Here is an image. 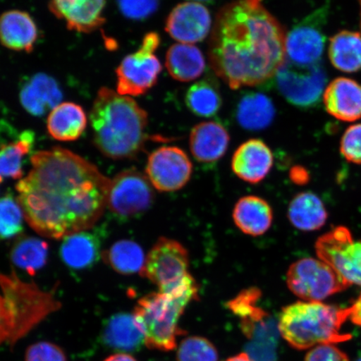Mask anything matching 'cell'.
Here are the masks:
<instances>
[{
	"instance_id": "cell-15",
	"label": "cell",
	"mask_w": 361,
	"mask_h": 361,
	"mask_svg": "<svg viewBox=\"0 0 361 361\" xmlns=\"http://www.w3.org/2000/svg\"><path fill=\"white\" fill-rule=\"evenodd\" d=\"M147 177L160 192L180 190L190 180L192 164L188 156L177 147H161L148 157Z\"/></svg>"
},
{
	"instance_id": "cell-45",
	"label": "cell",
	"mask_w": 361,
	"mask_h": 361,
	"mask_svg": "<svg viewBox=\"0 0 361 361\" xmlns=\"http://www.w3.org/2000/svg\"><path fill=\"white\" fill-rule=\"evenodd\" d=\"M195 1V2H212V1H214V0H193V2Z\"/></svg>"
},
{
	"instance_id": "cell-11",
	"label": "cell",
	"mask_w": 361,
	"mask_h": 361,
	"mask_svg": "<svg viewBox=\"0 0 361 361\" xmlns=\"http://www.w3.org/2000/svg\"><path fill=\"white\" fill-rule=\"evenodd\" d=\"M275 81L279 92L292 105L311 108L322 100L327 75L322 62L300 66L286 59L275 74Z\"/></svg>"
},
{
	"instance_id": "cell-24",
	"label": "cell",
	"mask_w": 361,
	"mask_h": 361,
	"mask_svg": "<svg viewBox=\"0 0 361 361\" xmlns=\"http://www.w3.org/2000/svg\"><path fill=\"white\" fill-rule=\"evenodd\" d=\"M101 243V233L92 229L71 234L62 243L61 259L71 269L92 267L100 258Z\"/></svg>"
},
{
	"instance_id": "cell-25",
	"label": "cell",
	"mask_w": 361,
	"mask_h": 361,
	"mask_svg": "<svg viewBox=\"0 0 361 361\" xmlns=\"http://www.w3.org/2000/svg\"><path fill=\"white\" fill-rule=\"evenodd\" d=\"M234 224L243 233L252 237L264 235L272 225V207L263 198L246 196L240 198L234 207Z\"/></svg>"
},
{
	"instance_id": "cell-35",
	"label": "cell",
	"mask_w": 361,
	"mask_h": 361,
	"mask_svg": "<svg viewBox=\"0 0 361 361\" xmlns=\"http://www.w3.org/2000/svg\"><path fill=\"white\" fill-rule=\"evenodd\" d=\"M24 213L19 202L12 195L0 198V240H6L23 231Z\"/></svg>"
},
{
	"instance_id": "cell-16",
	"label": "cell",
	"mask_w": 361,
	"mask_h": 361,
	"mask_svg": "<svg viewBox=\"0 0 361 361\" xmlns=\"http://www.w3.org/2000/svg\"><path fill=\"white\" fill-rule=\"evenodd\" d=\"M212 26L210 12L203 4L185 2L178 4L166 22V31L171 38L182 44L202 42Z\"/></svg>"
},
{
	"instance_id": "cell-31",
	"label": "cell",
	"mask_w": 361,
	"mask_h": 361,
	"mask_svg": "<svg viewBox=\"0 0 361 361\" xmlns=\"http://www.w3.org/2000/svg\"><path fill=\"white\" fill-rule=\"evenodd\" d=\"M103 259L116 272L126 275L141 273L146 261L141 246L130 240L115 243L103 252Z\"/></svg>"
},
{
	"instance_id": "cell-39",
	"label": "cell",
	"mask_w": 361,
	"mask_h": 361,
	"mask_svg": "<svg viewBox=\"0 0 361 361\" xmlns=\"http://www.w3.org/2000/svg\"><path fill=\"white\" fill-rule=\"evenodd\" d=\"M341 151L347 160L361 164V124L346 130L341 140Z\"/></svg>"
},
{
	"instance_id": "cell-10",
	"label": "cell",
	"mask_w": 361,
	"mask_h": 361,
	"mask_svg": "<svg viewBox=\"0 0 361 361\" xmlns=\"http://www.w3.org/2000/svg\"><path fill=\"white\" fill-rule=\"evenodd\" d=\"M287 284L296 296L310 302L326 300L350 286L331 266L310 258L300 259L290 266Z\"/></svg>"
},
{
	"instance_id": "cell-21",
	"label": "cell",
	"mask_w": 361,
	"mask_h": 361,
	"mask_svg": "<svg viewBox=\"0 0 361 361\" xmlns=\"http://www.w3.org/2000/svg\"><path fill=\"white\" fill-rule=\"evenodd\" d=\"M62 92L56 80L47 74H36L23 84L20 103L30 115L42 116L61 103Z\"/></svg>"
},
{
	"instance_id": "cell-38",
	"label": "cell",
	"mask_w": 361,
	"mask_h": 361,
	"mask_svg": "<svg viewBox=\"0 0 361 361\" xmlns=\"http://www.w3.org/2000/svg\"><path fill=\"white\" fill-rule=\"evenodd\" d=\"M16 320L10 301L0 293V345L11 341L15 344Z\"/></svg>"
},
{
	"instance_id": "cell-47",
	"label": "cell",
	"mask_w": 361,
	"mask_h": 361,
	"mask_svg": "<svg viewBox=\"0 0 361 361\" xmlns=\"http://www.w3.org/2000/svg\"><path fill=\"white\" fill-rule=\"evenodd\" d=\"M356 361H361V357L359 360H356Z\"/></svg>"
},
{
	"instance_id": "cell-9",
	"label": "cell",
	"mask_w": 361,
	"mask_h": 361,
	"mask_svg": "<svg viewBox=\"0 0 361 361\" xmlns=\"http://www.w3.org/2000/svg\"><path fill=\"white\" fill-rule=\"evenodd\" d=\"M189 255L182 243L161 238L147 255L140 274L169 293L179 290L194 281L188 271Z\"/></svg>"
},
{
	"instance_id": "cell-18",
	"label": "cell",
	"mask_w": 361,
	"mask_h": 361,
	"mask_svg": "<svg viewBox=\"0 0 361 361\" xmlns=\"http://www.w3.org/2000/svg\"><path fill=\"white\" fill-rule=\"evenodd\" d=\"M274 165L272 151L259 139H251L239 147L232 159V169L245 182L256 184L263 180Z\"/></svg>"
},
{
	"instance_id": "cell-43",
	"label": "cell",
	"mask_w": 361,
	"mask_h": 361,
	"mask_svg": "<svg viewBox=\"0 0 361 361\" xmlns=\"http://www.w3.org/2000/svg\"><path fill=\"white\" fill-rule=\"evenodd\" d=\"M104 361H137L133 355L126 353L113 354Z\"/></svg>"
},
{
	"instance_id": "cell-34",
	"label": "cell",
	"mask_w": 361,
	"mask_h": 361,
	"mask_svg": "<svg viewBox=\"0 0 361 361\" xmlns=\"http://www.w3.org/2000/svg\"><path fill=\"white\" fill-rule=\"evenodd\" d=\"M49 245L36 238H23L13 245L11 259L18 267L33 276L47 264Z\"/></svg>"
},
{
	"instance_id": "cell-42",
	"label": "cell",
	"mask_w": 361,
	"mask_h": 361,
	"mask_svg": "<svg viewBox=\"0 0 361 361\" xmlns=\"http://www.w3.org/2000/svg\"><path fill=\"white\" fill-rule=\"evenodd\" d=\"M349 319L352 323L361 327V295L355 300L353 305L348 308Z\"/></svg>"
},
{
	"instance_id": "cell-23",
	"label": "cell",
	"mask_w": 361,
	"mask_h": 361,
	"mask_svg": "<svg viewBox=\"0 0 361 361\" xmlns=\"http://www.w3.org/2000/svg\"><path fill=\"white\" fill-rule=\"evenodd\" d=\"M88 117L83 107L75 102H61L49 113L47 132L61 142L78 140L87 129Z\"/></svg>"
},
{
	"instance_id": "cell-8",
	"label": "cell",
	"mask_w": 361,
	"mask_h": 361,
	"mask_svg": "<svg viewBox=\"0 0 361 361\" xmlns=\"http://www.w3.org/2000/svg\"><path fill=\"white\" fill-rule=\"evenodd\" d=\"M161 39L156 32L147 33L137 51L126 56L116 68V92L134 97L145 94L157 84L162 66L156 51Z\"/></svg>"
},
{
	"instance_id": "cell-29",
	"label": "cell",
	"mask_w": 361,
	"mask_h": 361,
	"mask_svg": "<svg viewBox=\"0 0 361 361\" xmlns=\"http://www.w3.org/2000/svg\"><path fill=\"white\" fill-rule=\"evenodd\" d=\"M329 56L334 66L344 72L361 69V35L344 30L334 35L329 45Z\"/></svg>"
},
{
	"instance_id": "cell-27",
	"label": "cell",
	"mask_w": 361,
	"mask_h": 361,
	"mask_svg": "<svg viewBox=\"0 0 361 361\" xmlns=\"http://www.w3.org/2000/svg\"><path fill=\"white\" fill-rule=\"evenodd\" d=\"M293 227L303 231H314L323 227L327 220L324 203L312 192H302L293 197L288 210Z\"/></svg>"
},
{
	"instance_id": "cell-36",
	"label": "cell",
	"mask_w": 361,
	"mask_h": 361,
	"mask_svg": "<svg viewBox=\"0 0 361 361\" xmlns=\"http://www.w3.org/2000/svg\"><path fill=\"white\" fill-rule=\"evenodd\" d=\"M218 359L214 345L202 337L185 338L178 350V361H218Z\"/></svg>"
},
{
	"instance_id": "cell-30",
	"label": "cell",
	"mask_w": 361,
	"mask_h": 361,
	"mask_svg": "<svg viewBox=\"0 0 361 361\" xmlns=\"http://www.w3.org/2000/svg\"><path fill=\"white\" fill-rule=\"evenodd\" d=\"M35 133L26 130L16 141L0 146V183L4 178L19 179L23 176V161L32 150Z\"/></svg>"
},
{
	"instance_id": "cell-32",
	"label": "cell",
	"mask_w": 361,
	"mask_h": 361,
	"mask_svg": "<svg viewBox=\"0 0 361 361\" xmlns=\"http://www.w3.org/2000/svg\"><path fill=\"white\" fill-rule=\"evenodd\" d=\"M108 344L121 350H135L144 343V337L133 314H121L112 317L106 327Z\"/></svg>"
},
{
	"instance_id": "cell-28",
	"label": "cell",
	"mask_w": 361,
	"mask_h": 361,
	"mask_svg": "<svg viewBox=\"0 0 361 361\" xmlns=\"http://www.w3.org/2000/svg\"><path fill=\"white\" fill-rule=\"evenodd\" d=\"M275 108L272 101L262 93L251 92L243 96L236 110V118L243 128L263 130L273 123Z\"/></svg>"
},
{
	"instance_id": "cell-19",
	"label": "cell",
	"mask_w": 361,
	"mask_h": 361,
	"mask_svg": "<svg viewBox=\"0 0 361 361\" xmlns=\"http://www.w3.org/2000/svg\"><path fill=\"white\" fill-rule=\"evenodd\" d=\"M39 38L37 25L29 13L13 10L0 16V44L11 51L30 53Z\"/></svg>"
},
{
	"instance_id": "cell-7",
	"label": "cell",
	"mask_w": 361,
	"mask_h": 361,
	"mask_svg": "<svg viewBox=\"0 0 361 361\" xmlns=\"http://www.w3.org/2000/svg\"><path fill=\"white\" fill-rule=\"evenodd\" d=\"M0 290L10 301L15 313V343L61 307L60 302L51 293L40 290L35 283L21 281L15 272L0 273Z\"/></svg>"
},
{
	"instance_id": "cell-13",
	"label": "cell",
	"mask_w": 361,
	"mask_h": 361,
	"mask_svg": "<svg viewBox=\"0 0 361 361\" xmlns=\"http://www.w3.org/2000/svg\"><path fill=\"white\" fill-rule=\"evenodd\" d=\"M319 259L341 275L346 283L361 286V240L355 241L348 228L338 227L315 243Z\"/></svg>"
},
{
	"instance_id": "cell-2",
	"label": "cell",
	"mask_w": 361,
	"mask_h": 361,
	"mask_svg": "<svg viewBox=\"0 0 361 361\" xmlns=\"http://www.w3.org/2000/svg\"><path fill=\"white\" fill-rule=\"evenodd\" d=\"M286 59L284 30L262 0H236L219 11L212 31L209 60L230 88L265 82Z\"/></svg>"
},
{
	"instance_id": "cell-44",
	"label": "cell",
	"mask_w": 361,
	"mask_h": 361,
	"mask_svg": "<svg viewBox=\"0 0 361 361\" xmlns=\"http://www.w3.org/2000/svg\"><path fill=\"white\" fill-rule=\"evenodd\" d=\"M226 361H252V360L250 358V356H248L247 354L242 353L236 356H233V357L230 358Z\"/></svg>"
},
{
	"instance_id": "cell-14",
	"label": "cell",
	"mask_w": 361,
	"mask_h": 361,
	"mask_svg": "<svg viewBox=\"0 0 361 361\" xmlns=\"http://www.w3.org/2000/svg\"><path fill=\"white\" fill-rule=\"evenodd\" d=\"M326 20L327 7H324L293 27L286 37V60L300 66L322 62L326 44L323 28Z\"/></svg>"
},
{
	"instance_id": "cell-6",
	"label": "cell",
	"mask_w": 361,
	"mask_h": 361,
	"mask_svg": "<svg viewBox=\"0 0 361 361\" xmlns=\"http://www.w3.org/2000/svg\"><path fill=\"white\" fill-rule=\"evenodd\" d=\"M261 291L257 288L243 290L228 307L240 319L243 334L250 341L246 348L252 361H277L279 323L259 305Z\"/></svg>"
},
{
	"instance_id": "cell-46",
	"label": "cell",
	"mask_w": 361,
	"mask_h": 361,
	"mask_svg": "<svg viewBox=\"0 0 361 361\" xmlns=\"http://www.w3.org/2000/svg\"><path fill=\"white\" fill-rule=\"evenodd\" d=\"M360 4V13H361V0H359Z\"/></svg>"
},
{
	"instance_id": "cell-22",
	"label": "cell",
	"mask_w": 361,
	"mask_h": 361,
	"mask_svg": "<svg viewBox=\"0 0 361 361\" xmlns=\"http://www.w3.org/2000/svg\"><path fill=\"white\" fill-rule=\"evenodd\" d=\"M230 137L224 126L215 121H204L194 126L190 134L192 154L202 164H213L228 150Z\"/></svg>"
},
{
	"instance_id": "cell-26",
	"label": "cell",
	"mask_w": 361,
	"mask_h": 361,
	"mask_svg": "<svg viewBox=\"0 0 361 361\" xmlns=\"http://www.w3.org/2000/svg\"><path fill=\"white\" fill-rule=\"evenodd\" d=\"M166 67L171 78L180 82L200 78L205 71L206 62L200 49L188 44L171 45L166 53Z\"/></svg>"
},
{
	"instance_id": "cell-12",
	"label": "cell",
	"mask_w": 361,
	"mask_h": 361,
	"mask_svg": "<svg viewBox=\"0 0 361 361\" xmlns=\"http://www.w3.org/2000/svg\"><path fill=\"white\" fill-rule=\"evenodd\" d=\"M152 185L147 176L128 169L111 180L106 207L121 219L135 218L145 213L154 200Z\"/></svg>"
},
{
	"instance_id": "cell-41",
	"label": "cell",
	"mask_w": 361,
	"mask_h": 361,
	"mask_svg": "<svg viewBox=\"0 0 361 361\" xmlns=\"http://www.w3.org/2000/svg\"><path fill=\"white\" fill-rule=\"evenodd\" d=\"M305 361H350L348 356L333 344L315 347L307 354Z\"/></svg>"
},
{
	"instance_id": "cell-37",
	"label": "cell",
	"mask_w": 361,
	"mask_h": 361,
	"mask_svg": "<svg viewBox=\"0 0 361 361\" xmlns=\"http://www.w3.org/2000/svg\"><path fill=\"white\" fill-rule=\"evenodd\" d=\"M25 361H67V357L60 346L49 341H39L28 347Z\"/></svg>"
},
{
	"instance_id": "cell-3",
	"label": "cell",
	"mask_w": 361,
	"mask_h": 361,
	"mask_svg": "<svg viewBox=\"0 0 361 361\" xmlns=\"http://www.w3.org/2000/svg\"><path fill=\"white\" fill-rule=\"evenodd\" d=\"M94 146L111 159H128L144 147L147 112L133 97L102 87L90 112Z\"/></svg>"
},
{
	"instance_id": "cell-40",
	"label": "cell",
	"mask_w": 361,
	"mask_h": 361,
	"mask_svg": "<svg viewBox=\"0 0 361 361\" xmlns=\"http://www.w3.org/2000/svg\"><path fill=\"white\" fill-rule=\"evenodd\" d=\"M121 12L133 20H144L156 12L159 0H118Z\"/></svg>"
},
{
	"instance_id": "cell-5",
	"label": "cell",
	"mask_w": 361,
	"mask_h": 361,
	"mask_svg": "<svg viewBox=\"0 0 361 361\" xmlns=\"http://www.w3.org/2000/svg\"><path fill=\"white\" fill-rule=\"evenodd\" d=\"M197 286L173 292L149 293L137 302L133 316L148 348L173 350L182 331L178 322L187 306L197 300Z\"/></svg>"
},
{
	"instance_id": "cell-4",
	"label": "cell",
	"mask_w": 361,
	"mask_h": 361,
	"mask_svg": "<svg viewBox=\"0 0 361 361\" xmlns=\"http://www.w3.org/2000/svg\"><path fill=\"white\" fill-rule=\"evenodd\" d=\"M348 318V309H338L322 302H297L282 310L279 332L298 350L344 342L351 338L350 334L341 331Z\"/></svg>"
},
{
	"instance_id": "cell-20",
	"label": "cell",
	"mask_w": 361,
	"mask_h": 361,
	"mask_svg": "<svg viewBox=\"0 0 361 361\" xmlns=\"http://www.w3.org/2000/svg\"><path fill=\"white\" fill-rule=\"evenodd\" d=\"M324 103L336 119L354 121L361 117V85L348 78L334 80L324 90Z\"/></svg>"
},
{
	"instance_id": "cell-33",
	"label": "cell",
	"mask_w": 361,
	"mask_h": 361,
	"mask_svg": "<svg viewBox=\"0 0 361 361\" xmlns=\"http://www.w3.org/2000/svg\"><path fill=\"white\" fill-rule=\"evenodd\" d=\"M185 101L189 110L202 117L215 116L222 106V97L218 85L209 79L192 85L188 90Z\"/></svg>"
},
{
	"instance_id": "cell-1",
	"label": "cell",
	"mask_w": 361,
	"mask_h": 361,
	"mask_svg": "<svg viewBox=\"0 0 361 361\" xmlns=\"http://www.w3.org/2000/svg\"><path fill=\"white\" fill-rule=\"evenodd\" d=\"M16 185L25 219L40 236L65 238L94 228L105 212L111 180L83 157L61 147L39 151Z\"/></svg>"
},
{
	"instance_id": "cell-17",
	"label": "cell",
	"mask_w": 361,
	"mask_h": 361,
	"mask_svg": "<svg viewBox=\"0 0 361 361\" xmlns=\"http://www.w3.org/2000/svg\"><path fill=\"white\" fill-rule=\"evenodd\" d=\"M106 0H49V8L68 29L89 34L105 24Z\"/></svg>"
}]
</instances>
